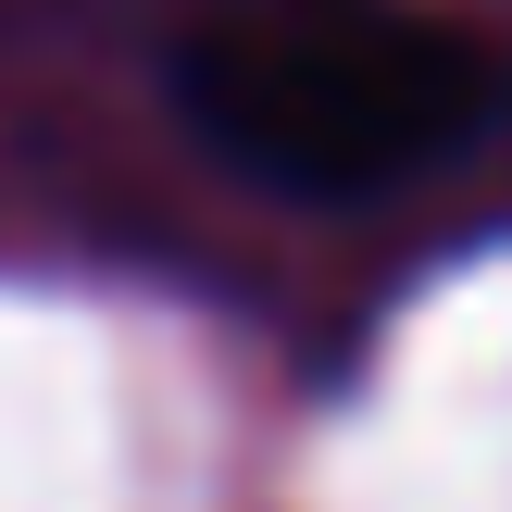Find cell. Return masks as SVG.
<instances>
[{
    "instance_id": "obj_1",
    "label": "cell",
    "mask_w": 512,
    "mask_h": 512,
    "mask_svg": "<svg viewBox=\"0 0 512 512\" xmlns=\"http://www.w3.org/2000/svg\"><path fill=\"white\" fill-rule=\"evenodd\" d=\"M188 125L288 200H375L463 163L512 113V63L425 0H225L175 50Z\"/></svg>"
}]
</instances>
